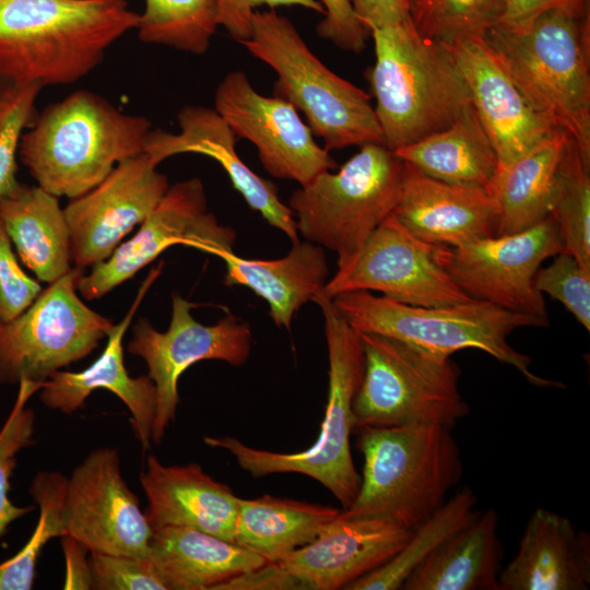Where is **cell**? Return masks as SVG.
Here are the masks:
<instances>
[{
	"instance_id": "2",
	"label": "cell",
	"mask_w": 590,
	"mask_h": 590,
	"mask_svg": "<svg viewBox=\"0 0 590 590\" xmlns=\"http://www.w3.org/2000/svg\"><path fill=\"white\" fill-rule=\"evenodd\" d=\"M483 39L529 105L573 139L590 167V14H540L526 28L498 24Z\"/></svg>"
},
{
	"instance_id": "20",
	"label": "cell",
	"mask_w": 590,
	"mask_h": 590,
	"mask_svg": "<svg viewBox=\"0 0 590 590\" xmlns=\"http://www.w3.org/2000/svg\"><path fill=\"white\" fill-rule=\"evenodd\" d=\"M178 132L151 129L143 152L156 164L168 157L194 153L216 161L227 174L233 187L267 223L299 241L294 214L279 197L278 188L260 177L238 156L236 135L214 108L188 105L177 114Z\"/></svg>"
},
{
	"instance_id": "40",
	"label": "cell",
	"mask_w": 590,
	"mask_h": 590,
	"mask_svg": "<svg viewBox=\"0 0 590 590\" xmlns=\"http://www.w3.org/2000/svg\"><path fill=\"white\" fill-rule=\"evenodd\" d=\"M534 286L560 302L587 331L590 330V269L560 252L550 266L538 270Z\"/></svg>"
},
{
	"instance_id": "23",
	"label": "cell",
	"mask_w": 590,
	"mask_h": 590,
	"mask_svg": "<svg viewBox=\"0 0 590 590\" xmlns=\"http://www.w3.org/2000/svg\"><path fill=\"white\" fill-rule=\"evenodd\" d=\"M392 214L416 238L446 247L495 236L498 222L497 204L485 188L434 179L405 162Z\"/></svg>"
},
{
	"instance_id": "22",
	"label": "cell",
	"mask_w": 590,
	"mask_h": 590,
	"mask_svg": "<svg viewBox=\"0 0 590 590\" xmlns=\"http://www.w3.org/2000/svg\"><path fill=\"white\" fill-rule=\"evenodd\" d=\"M161 272V264L152 269L141 284L130 309L119 323H114L99 357L81 371L57 370L38 390L42 403L66 414L83 406L87 397L104 388L116 394L131 413V427L143 450L152 444L157 393L148 375L131 377L123 362V337L150 286Z\"/></svg>"
},
{
	"instance_id": "35",
	"label": "cell",
	"mask_w": 590,
	"mask_h": 590,
	"mask_svg": "<svg viewBox=\"0 0 590 590\" xmlns=\"http://www.w3.org/2000/svg\"><path fill=\"white\" fill-rule=\"evenodd\" d=\"M550 215L557 224L563 252L590 269V167L570 138L557 165Z\"/></svg>"
},
{
	"instance_id": "46",
	"label": "cell",
	"mask_w": 590,
	"mask_h": 590,
	"mask_svg": "<svg viewBox=\"0 0 590 590\" xmlns=\"http://www.w3.org/2000/svg\"><path fill=\"white\" fill-rule=\"evenodd\" d=\"M213 590H307V588L279 562H266L215 586Z\"/></svg>"
},
{
	"instance_id": "14",
	"label": "cell",
	"mask_w": 590,
	"mask_h": 590,
	"mask_svg": "<svg viewBox=\"0 0 590 590\" xmlns=\"http://www.w3.org/2000/svg\"><path fill=\"white\" fill-rule=\"evenodd\" d=\"M375 291L393 300L426 307L473 300L452 281L435 258V246L412 235L393 214L328 279L323 292Z\"/></svg>"
},
{
	"instance_id": "41",
	"label": "cell",
	"mask_w": 590,
	"mask_h": 590,
	"mask_svg": "<svg viewBox=\"0 0 590 590\" xmlns=\"http://www.w3.org/2000/svg\"><path fill=\"white\" fill-rule=\"evenodd\" d=\"M93 590H166L149 558L90 552Z\"/></svg>"
},
{
	"instance_id": "5",
	"label": "cell",
	"mask_w": 590,
	"mask_h": 590,
	"mask_svg": "<svg viewBox=\"0 0 590 590\" xmlns=\"http://www.w3.org/2000/svg\"><path fill=\"white\" fill-rule=\"evenodd\" d=\"M451 427L441 424L358 428L359 489L344 518H385L413 531L446 502L462 474Z\"/></svg>"
},
{
	"instance_id": "21",
	"label": "cell",
	"mask_w": 590,
	"mask_h": 590,
	"mask_svg": "<svg viewBox=\"0 0 590 590\" xmlns=\"http://www.w3.org/2000/svg\"><path fill=\"white\" fill-rule=\"evenodd\" d=\"M412 531L385 518L340 514L309 544L278 560L307 590L345 589L399 552Z\"/></svg>"
},
{
	"instance_id": "16",
	"label": "cell",
	"mask_w": 590,
	"mask_h": 590,
	"mask_svg": "<svg viewBox=\"0 0 590 590\" xmlns=\"http://www.w3.org/2000/svg\"><path fill=\"white\" fill-rule=\"evenodd\" d=\"M214 109L236 137L257 148L262 166L274 178L305 186L320 173L338 168L298 110L283 98L259 94L244 71H231L222 79Z\"/></svg>"
},
{
	"instance_id": "44",
	"label": "cell",
	"mask_w": 590,
	"mask_h": 590,
	"mask_svg": "<svg viewBox=\"0 0 590 590\" xmlns=\"http://www.w3.org/2000/svg\"><path fill=\"white\" fill-rule=\"evenodd\" d=\"M217 25L240 43L251 34L252 14L261 7H302L317 13H324L319 0H215Z\"/></svg>"
},
{
	"instance_id": "45",
	"label": "cell",
	"mask_w": 590,
	"mask_h": 590,
	"mask_svg": "<svg viewBox=\"0 0 590 590\" xmlns=\"http://www.w3.org/2000/svg\"><path fill=\"white\" fill-rule=\"evenodd\" d=\"M548 10H563L582 17L590 14V0H499L495 24L526 28Z\"/></svg>"
},
{
	"instance_id": "10",
	"label": "cell",
	"mask_w": 590,
	"mask_h": 590,
	"mask_svg": "<svg viewBox=\"0 0 590 590\" xmlns=\"http://www.w3.org/2000/svg\"><path fill=\"white\" fill-rule=\"evenodd\" d=\"M358 333L365 367L353 402L355 429L412 424L453 428L470 413L459 390L461 371L451 356L376 333Z\"/></svg>"
},
{
	"instance_id": "49",
	"label": "cell",
	"mask_w": 590,
	"mask_h": 590,
	"mask_svg": "<svg viewBox=\"0 0 590 590\" xmlns=\"http://www.w3.org/2000/svg\"><path fill=\"white\" fill-rule=\"evenodd\" d=\"M1 81V80H0Z\"/></svg>"
},
{
	"instance_id": "6",
	"label": "cell",
	"mask_w": 590,
	"mask_h": 590,
	"mask_svg": "<svg viewBox=\"0 0 590 590\" xmlns=\"http://www.w3.org/2000/svg\"><path fill=\"white\" fill-rule=\"evenodd\" d=\"M322 312L329 361L324 418L317 440L295 453L273 452L243 444L236 437L205 436L204 442L227 450L238 465L255 477L299 473L322 484L349 508L359 489L350 438L354 427L353 402L362 384L365 357L359 333L350 326L323 290L312 300Z\"/></svg>"
},
{
	"instance_id": "48",
	"label": "cell",
	"mask_w": 590,
	"mask_h": 590,
	"mask_svg": "<svg viewBox=\"0 0 590 590\" xmlns=\"http://www.w3.org/2000/svg\"><path fill=\"white\" fill-rule=\"evenodd\" d=\"M61 547L66 562L63 589H92L90 550L70 534L61 536Z\"/></svg>"
},
{
	"instance_id": "19",
	"label": "cell",
	"mask_w": 590,
	"mask_h": 590,
	"mask_svg": "<svg viewBox=\"0 0 590 590\" xmlns=\"http://www.w3.org/2000/svg\"><path fill=\"white\" fill-rule=\"evenodd\" d=\"M448 46L468 85L471 104L496 153L497 170L507 168L531 149L562 131L529 105L483 37H471Z\"/></svg>"
},
{
	"instance_id": "4",
	"label": "cell",
	"mask_w": 590,
	"mask_h": 590,
	"mask_svg": "<svg viewBox=\"0 0 590 590\" xmlns=\"http://www.w3.org/2000/svg\"><path fill=\"white\" fill-rule=\"evenodd\" d=\"M369 34L376 56L369 81L385 146L394 151L441 131L472 105L449 46L421 36L411 17Z\"/></svg>"
},
{
	"instance_id": "33",
	"label": "cell",
	"mask_w": 590,
	"mask_h": 590,
	"mask_svg": "<svg viewBox=\"0 0 590 590\" xmlns=\"http://www.w3.org/2000/svg\"><path fill=\"white\" fill-rule=\"evenodd\" d=\"M477 497L463 487L425 522L414 529L404 546L375 570L345 587V590H398L411 573L447 538L475 514Z\"/></svg>"
},
{
	"instance_id": "17",
	"label": "cell",
	"mask_w": 590,
	"mask_h": 590,
	"mask_svg": "<svg viewBox=\"0 0 590 590\" xmlns=\"http://www.w3.org/2000/svg\"><path fill=\"white\" fill-rule=\"evenodd\" d=\"M67 534L90 552L149 558L153 530L121 474L117 449L91 451L68 477Z\"/></svg>"
},
{
	"instance_id": "43",
	"label": "cell",
	"mask_w": 590,
	"mask_h": 590,
	"mask_svg": "<svg viewBox=\"0 0 590 590\" xmlns=\"http://www.w3.org/2000/svg\"><path fill=\"white\" fill-rule=\"evenodd\" d=\"M324 9L318 23V36L338 48L362 52L366 48L369 32L361 23L349 0H319Z\"/></svg>"
},
{
	"instance_id": "27",
	"label": "cell",
	"mask_w": 590,
	"mask_h": 590,
	"mask_svg": "<svg viewBox=\"0 0 590 590\" xmlns=\"http://www.w3.org/2000/svg\"><path fill=\"white\" fill-rule=\"evenodd\" d=\"M226 268V286H245L263 298L275 326L291 330L303 305L312 302L327 281L329 268L323 247L305 240L274 260L245 259L234 251L220 257Z\"/></svg>"
},
{
	"instance_id": "32",
	"label": "cell",
	"mask_w": 590,
	"mask_h": 590,
	"mask_svg": "<svg viewBox=\"0 0 590 590\" xmlns=\"http://www.w3.org/2000/svg\"><path fill=\"white\" fill-rule=\"evenodd\" d=\"M568 138L558 131L496 172L486 187L498 208L496 235L521 232L550 215L555 174Z\"/></svg>"
},
{
	"instance_id": "42",
	"label": "cell",
	"mask_w": 590,
	"mask_h": 590,
	"mask_svg": "<svg viewBox=\"0 0 590 590\" xmlns=\"http://www.w3.org/2000/svg\"><path fill=\"white\" fill-rule=\"evenodd\" d=\"M42 291L40 284L22 269L0 222V320L17 317Z\"/></svg>"
},
{
	"instance_id": "29",
	"label": "cell",
	"mask_w": 590,
	"mask_h": 590,
	"mask_svg": "<svg viewBox=\"0 0 590 590\" xmlns=\"http://www.w3.org/2000/svg\"><path fill=\"white\" fill-rule=\"evenodd\" d=\"M0 222L37 280L50 284L72 269L70 231L58 197L20 184L0 198Z\"/></svg>"
},
{
	"instance_id": "28",
	"label": "cell",
	"mask_w": 590,
	"mask_h": 590,
	"mask_svg": "<svg viewBox=\"0 0 590 590\" xmlns=\"http://www.w3.org/2000/svg\"><path fill=\"white\" fill-rule=\"evenodd\" d=\"M503 556L497 512L476 510L411 573L401 589L498 590Z\"/></svg>"
},
{
	"instance_id": "3",
	"label": "cell",
	"mask_w": 590,
	"mask_h": 590,
	"mask_svg": "<svg viewBox=\"0 0 590 590\" xmlns=\"http://www.w3.org/2000/svg\"><path fill=\"white\" fill-rule=\"evenodd\" d=\"M151 129L144 116L122 113L103 96L79 90L44 108L24 132L19 156L37 186L73 199L142 153Z\"/></svg>"
},
{
	"instance_id": "8",
	"label": "cell",
	"mask_w": 590,
	"mask_h": 590,
	"mask_svg": "<svg viewBox=\"0 0 590 590\" xmlns=\"http://www.w3.org/2000/svg\"><path fill=\"white\" fill-rule=\"evenodd\" d=\"M332 300L358 332L393 338L449 356L461 350H480L516 368L533 386L564 387L560 381L531 371L530 356L515 350L507 341L519 328L547 326L535 317L474 299L450 306H415L368 291L342 293Z\"/></svg>"
},
{
	"instance_id": "11",
	"label": "cell",
	"mask_w": 590,
	"mask_h": 590,
	"mask_svg": "<svg viewBox=\"0 0 590 590\" xmlns=\"http://www.w3.org/2000/svg\"><path fill=\"white\" fill-rule=\"evenodd\" d=\"M83 269L72 268L43 288L11 320H0V385L44 384L51 374L90 355L114 322L78 295Z\"/></svg>"
},
{
	"instance_id": "12",
	"label": "cell",
	"mask_w": 590,
	"mask_h": 590,
	"mask_svg": "<svg viewBox=\"0 0 590 590\" xmlns=\"http://www.w3.org/2000/svg\"><path fill=\"white\" fill-rule=\"evenodd\" d=\"M563 251L557 224L548 215L515 234L495 235L458 247L435 246V258L470 298L548 324L545 302L534 286V276L544 260Z\"/></svg>"
},
{
	"instance_id": "34",
	"label": "cell",
	"mask_w": 590,
	"mask_h": 590,
	"mask_svg": "<svg viewBox=\"0 0 590 590\" xmlns=\"http://www.w3.org/2000/svg\"><path fill=\"white\" fill-rule=\"evenodd\" d=\"M217 27L215 0H144L135 31L142 43L200 56Z\"/></svg>"
},
{
	"instance_id": "24",
	"label": "cell",
	"mask_w": 590,
	"mask_h": 590,
	"mask_svg": "<svg viewBox=\"0 0 590 590\" xmlns=\"http://www.w3.org/2000/svg\"><path fill=\"white\" fill-rule=\"evenodd\" d=\"M152 530L165 526L196 529L235 543L238 497L197 463L164 465L153 455L140 474Z\"/></svg>"
},
{
	"instance_id": "26",
	"label": "cell",
	"mask_w": 590,
	"mask_h": 590,
	"mask_svg": "<svg viewBox=\"0 0 590 590\" xmlns=\"http://www.w3.org/2000/svg\"><path fill=\"white\" fill-rule=\"evenodd\" d=\"M149 560L166 590H213L267 562L236 543L178 526L153 530Z\"/></svg>"
},
{
	"instance_id": "31",
	"label": "cell",
	"mask_w": 590,
	"mask_h": 590,
	"mask_svg": "<svg viewBox=\"0 0 590 590\" xmlns=\"http://www.w3.org/2000/svg\"><path fill=\"white\" fill-rule=\"evenodd\" d=\"M340 511L271 495L238 497L235 543L267 562H278L312 542Z\"/></svg>"
},
{
	"instance_id": "7",
	"label": "cell",
	"mask_w": 590,
	"mask_h": 590,
	"mask_svg": "<svg viewBox=\"0 0 590 590\" xmlns=\"http://www.w3.org/2000/svg\"><path fill=\"white\" fill-rule=\"evenodd\" d=\"M249 38L239 44L278 75L274 96L302 111L328 151L384 144L370 96L323 64L290 19L274 9L255 11Z\"/></svg>"
},
{
	"instance_id": "15",
	"label": "cell",
	"mask_w": 590,
	"mask_h": 590,
	"mask_svg": "<svg viewBox=\"0 0 590 590\" xmlns=\"http://www.w3.org/2000/svg\"><path fill=\"white\" fill-rule=\"evenodd\" d=\"M235 231L208 211L202 181L190 178L169 185L167 191L130 239L105 261L83 273L76 288L84 299H97L155 260L168 247L191 246L219 258L233 251Z\"/></svg>"
},
{
	"instance_id": "9",
	"label": "cell",
	"mask_w": 590,
	"mask_h": 590,
	"mask_svg": "<svg viewBox=\"0 0 590 590\" xmlns=\"http://www.w3.org/2000/svg\"><path fill=\"white\" fill-rule=\"evenodd\" d=\"M404 162L378 143L359 151L337 172L326 170L288 200L298 234L330 249L341 262L358 250L397 208Z\"/></svg>"
},
{
	"instance_id": "18",
	"label": "cell",
	"mask_w": 590,
	"mask_h": 590,
	"mask_svg": "<svg viewBox=\"0 0 590 590\" xmlns=\"http://www.w3.org/2000/svg\"><path fill=\"white\" fill-rule=\"evenodd\" d=\"M144 152L123 160L94 188L63 208L75 267L105 261L154 210L169 187Z\"/></svg>"
},
{
	"instance_id": "30",
	"label": "cell",
	"mask_w": 590,
	"mask_h": 590,
	"mask_svg": "<svg viewBox=\"0 0 590 590\" xmlns=\"http://www.w3.org/2000/svg\"><path fill=\"white\" fill-rule=\"evenodd\" d=\"M428 177L485 188L498 169L491 140L471 105L448 128L393 151Z\"/></svg>"
},
{
	"instance_id": "38",
	"label": "cell",
	"mask_w": 590,
	"mask_h": 590,
	"mask_svg": "<svg viewBox=\"0 0 590 590\" xmlns=\"http://www.w3.org/2000/svg\"><path fill=\"white\" fill-rule=\"evenodd\" d=\"M43 384L22 380L12 409L0 428V539L9 526L27 514L34 506H17L9 497L10 479L16 467L17 455L34 444L35 413L27 406L31 397Z\"/></svg>"
},
{
	"instance_id": "36",
	"label": "cell",
	"mask_w": 590,
	"mask_h": 590,
	"mask_svg": "<svg viewBox=\"0 0 590 590\" xmlns=\"http://www.w3.org/2000/svg\"><path fill=\"white\" fill-rule=\"evenodd\" d=\"M68 477L59 471L38 472L30 495L39 507L33 534L11 558L0 563V590H30L35 579L36 562L45 544L67 534L64 504Z\"/></svg>"
},
{
	"instance_id": "13",
	"label": "cell",
	"mask_w": 590,
	"mask_h": 590,
	"mask_svg": "<svg viewBox=\"0 0 590 590\" xmlns=\"http://www.w3.org/2000/svg\"><path fill=\"white\" fill-rule=\"evenodd\" d=\"M194 304L179 294L172 295V318L166 331L156 330L146 318H139L127 345L130 354L148 365V376L156 387L157 405L152 442L160 445L179 403L178 380L200 361L216 359L243 366L251 354L252 332L248 322L227 314L211 326L197 321Z\"/></svg>"
},
{
	"instance_id": "37",
	"label": "cell",
	"mask_w": 590,
	"mask_h": 590,
	"mask_svg": "<svg viewBox=\"0 0 590 590\" xmlns=\"http://www.w3.org/2000/svg\"><path fill=\"white\" fill-rule=\"evenodd\" d=\"M499 0H411L410 17L417 33L451 45L483 37L497 20Z\"/></svg>"
},
{
	"instance_id": "47",
	"label": "cell",
	"mask_w": 590,
	"mask_h": 590,
	"mask_svg": "<svg viewBox=\"0 0 590 590\" xmlns=\"http://www.w3.org/2000/svg\"><path fill=\"white\" fill-rule=\"evenodd\" d=\"M361 23L373 27L396 25L410 19L411 0H349Z\"/></svg>"
},
{
	"instance_id": "39",
	"label": "cell",
	"mask_w": 590,
	"mask_h": 590,
	"mask_svg": "<svg viewBox=\"0 0 590 590\" xmlns=\"http://www.w3.org/2000/svg\"><path fill=\"white\" fill-rule=\"evenodd\" d=\"M42 86L4 83L0 86V198L13 192L24 129L30 125Z\"/></svg>"
},
{
	"instance_id": "25",
	"label": "cell",
	"mask_w": 590,
	"mask_h": 590,
	"mask_svg": "<svg viewBox=\"0 0 590 590\" xmlns=\"http://www.w3.org/2000/svg\"><path fill=\"white\" fill-rule=\"evenodd\" d=\"M589 586V533L560 514L534 509L516 556L502 568L498 590H587Z\"/></svg>"
},
{
	"instance_id": "1",
	"label": "cell",
	"mask_w": 590,
	"mask_h": 590,
	"mask_svg": "<svg viewBox=\"0 0 590 590\" xmlns=\"http://www.w3.org/2000/svg\"><path fill=\"white\" fill-rule=\"evenodd\" d=\"M138 22L127 0H0V80L74 83Z\"/></svg>"
}]
</instances>
